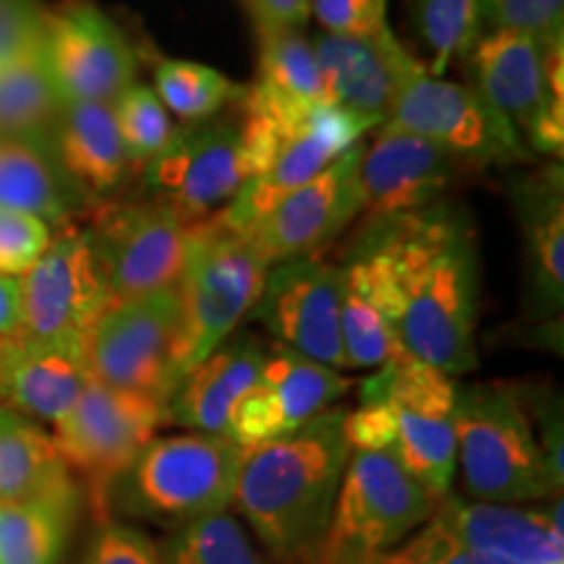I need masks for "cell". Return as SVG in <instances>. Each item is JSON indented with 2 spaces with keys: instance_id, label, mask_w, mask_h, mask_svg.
Masks as SVG:
<instances>
[{
  "instance_id": "obj_1",
  "label": "cell",
  "mask_w": 564,
  "mask_h": 564,
  "mask_svg": "<svg viewBox=\"0 0 564 564\" xmlns=\"http://www.w3.org/2000/svg\"><path fill=\"white\" fill-rule=\"evenodd\" d=\"M384 225L405 352L453 379L476 371L478 246L468 212L440 202Z\"/></svg>"
},
{
  "instance_id": "obj_2",
  "label": "cell",
  "mask_w": 564,
  "mask_h": 564,
  "mask_svg": "<svg viewBox=\"0 0 564 564\" xmlns=\"http://www.w3.org/2000/svg\"><path fill=\"white\" fill-rule=\"evenodd\" d=\"M345 408H329L293 432L243 449L232 505L278 562L319 544L352 447Z\"/></svg>"
},
{
  "instance_id": "obj_3",
  "label": "cell",
  "mask_w": 564,
  "mask_h": 564,
  "mask_svg": "<svg viewBox=\"0 0 564 564\" xmlns=\"http://www.w3.org/2000/svg\"><path fill=\"white\" fill-rule=\"evenodd\" d=\"M453 377L400 356L361 384V398L345 413L352 453H390L436 502L447 497L457 474Z\"/></svg>"
},
{
  "instance_id": "obj_4",
  "label": "cell",
  "mask_w": 564,
  "mask_h": 564,
  "mask_svg": "<svg viewBox=\"0 0 564 564\" xmlns=\"http://www.w3.org/2000/svg\"><path fill=\"white\" fill-rule=\"evenodd\" d=\"M457 468L470 497L489 505H523L562 497L549 476L525 394L512 384L457 387Z\"/></svg>"
},
{
  "instance_id": "obj_5",
  "label": "cell",
  "mask_w": 564,
  "mask_h": 564,
  "mask_svg": "<svg viewBox=\"0 0 564 564\" xmlns=\"http://www.w3.org/2000/svg\"><path fill=\"white\" fill-rule=\"evenodd\" d=\"M243 449L220 434L158 436L112 484L110 505L178 531L228 512Z\"/></svg>"
},
{
  "instance_id": "obj_6",
  "label": "cell",
  "mask_w": 564,
  "mask_h": 564,
  "mask_svg": "<svg viewBox=\"0 0 564 564\" xmlns=\"http://www.w3.org/2000/svg\"><path fill=\"white\" fill-rule=\"evenodd\" d=\"M436 505L390 453L356 449L319 544L295 564H371L426 523Z\"/></svg>"
},
{
  "instance_id": "obj_7",
  "label": "cell",
  "mask_w": 564,
  "mask_h": 564,
  "mask_svg": "<svg viewBox=\"0 0 564 564\" xmlns=\"http://www.w3.org/2000/svg\"><path fill=\"white\" fill-rule=\"evenodd\" d=\"M267 270L251 232L232 228L220 212L194 225L178 282L186 373L236 335L257 306Z\"/></svg>"
},
{
  "instance_id": "obj_8",
  "label": "cell",
  "mask_w": 564,
  "mask_h": 564,
  "mask_svg": "<svg viewBox=\"0 0 564 564\" xmlns=\"http://www.w3.org/2000/svg\"><path fill=\"white\" fill-rule=\"evenodd\" d=\"M82 352L97 382L171 403L186 377L178 288L110 303L84 335Z\"/></svg>"
},
{
  "instance_id": "obj_9",
  "label": "cell",
  "mask_w": 564,
  "mask_h": 564,
  "mask_svg": "<svg viewBox=\"0 0 564 564\" xmlns=\"http://www.w3.org/2000/svg\"><path fill=\"white\" fill-rule=\"evenodd\" d=\"M474 87L514 126L533 154L564 150V37L484 32L468 58Z\"/></svg>"
},
{
  "instance_id": "obj_10",
  "label": "cell",
  "mask_w": 564,
  "mask_h": 564,
  "mask_svg": "<svg viewBox=\"0 0 564 564\" xmlns=\"http://www.w3.org/2000/svg\"><path fill=\"white\" fill-rule=\"evenodd\" d=\"M165 423L167 403L144 394L116 390L89 379L74 408L53 423V442L68 470H76L89 486L100 523H108L110 489L141 455Z\"/></svg>"
},
{
  "instance_id": "obj_11",
  "label": "cell",
  "mask_w": 564,
  "mask_h": 564,
  "mask_svg": "<svg viewBox=\"0 0 564 564\" xmlns=\"http://www.w3.org/2000/svg\"><path fill=\"white\" fill-rule=\"evenodd\" d=\"M249 178L241 102L220 116L178 126L167 150L144 165L152 199L188 223H202L228 207Z\"/></svg>"
},
{
  "instance_id": "obj_12",
  "label": "cell",
  "mask_w": 564,
  "mask_h": 564,
  "mask_svg": "<svg viewBox=\"0 0 564 564\" xmlns=\"http://www.w3.org/2000/svg\"><path fill=\"white\" fill-rule=\"evenodd\" d=\"M387 123L432 139L474 171L535 158L514 126L474 84L432 76L426 68L400 89Z\"/></svg>"
},
{
  "instance_id": "obj_13",
  "label": "cell",
  "mask_w": 564,
  "mask_h": 564,
  "mask_svg": "<svg viewBox=\"0 0 564 564\" xmlns=\"http://www.w3.org/2000/svg\"><path fill=\"white\" fill-rule=\"evenodd\" d=\"M194 225L158 199L102 207L87 232L108 280L110 303L178 288Z\"/></svg>"
},
{
  "instance_id": "obj_14",
  "label": "cell",
  "mask_w": 564,
  "mask_h": 564,
  "mask_svg": "<svg viewBox=\"0 0 564 564\" xmlns=\"http://www.w3.org/2000/svg\"><path fill=\"white\" fill-rule=\"evenodd\" d=\"M21 333L47 343L79 345L110 306L105 270L89 232L66 228L19 278Z\"/></svg>"
},
{
  "instance_id": "obj_15",
  "label": "cell",
  "mask_w": 564,
  "mask_h": 564,
  "mask_svg": "<svg viewBox=\"0 0 564 564\" xmlns=\"http://www.w3.org/2000/svg\"><path fill=\"white\" fill-rule=\"evenodd\" d=\"M42 61L63 102H116L137 82V53L121 26L89 0L45 13Z\"/></svg>"
},
{
  "instance_id": "obj_16",
  "label": "cell",
  "mask_w": 564,
  "mask_h": 564,
  "mask_svg": "<svg viewBox=\"0 0 564 564\" xmlns=\"http://www.w3.org/2000/svg\"><path fill=\"white\" fill-rule=\"evenodd\" d=\"M343 278V264L319 253L272 264L249 316L264 324L274 343L337 371L348 369L340 335Z\"/></svg>"
},
{
  "instance_id": "obj_17",
  "label": "cell",
  "mask_w": 564,
  "mask_h": 564,
  "mask_svg": "<svg viewBox=\"0 0 564 564\" xmlns=\"http://www.w3.org/2000/svg\"><path fill=\"white\" fill-rule=\"evenodd\" d=\"M468 173L474 167L432 139L382 123L377 137L364 144L358 165V220L377 225L419 215L444 202V194Z\"/></svg>"
},
{
  "instance_id": "obj_18",
  "label": "cell",
  "mask_w": 564,
  "mask_h": 564,
  "mask_svg": "<svg viewBox=\"0 0 564 564\" xmlns=\"http://www.w3.org/2000/svg\"><path fill=\"white\" fill-rule=\"evenodd\" d=\"M350 387L352 379L333 366L312 361L280 343L267 345L262 377L232 413L228 440L241 449L278 440L335 408Z\"/></svg>"
},
{
  "instance_id": "obj_19",
  "label": "cell",
  "mask_w": 564,
  "mask_h": 564,
  "mask_svg": "<svg viewBox=\"0 0 564 564\" xmlns=\"http://www.w3.org/2000/svg\"><path fill=\"white\" fill-rule=\"evenodd\" d=\"M356 243L348 262H343L340 335L345 361L348 369H382L405 356L400 343V291L387 225H364Z\"/></svg>"
},
{
  "instance_id": "obj_20",
  "label": "cell",
  "mask_w": 564,
  "mask_h": 564,
  "mask_svg": "<svg viewBox=\"0 0 564 564\" xmlns=\"http://www.w3.org/2000/svg\"><path fill=\"white\" fill-rule=\"evenodd\" d=\"M364 144L335 160L327 171L288 194L278 207H272L251 232V241L267 264H280L288 259L314 257L324 246L333 243L350 223L358 220L361 196H358V165Z\"/></svg>"
},
{
  "instance_id": "obj_21",
  "label": "cell",
  "mask_w": 564,
  "mask_h": 564,
  "mask_svg": "<svg viewBox=\"0 0 564 564\" xmlns=\"http://www.w3.org/2000/svg\"><path fill=\"white\" fill-rule=\"evenodd\" d=\"M371 129L379 126L329 102L314 105L301 129L282 141L270 167L246 181L236 199L220 209L223 220L238 230H251L288 194L299 192L345 152L361 144Z\"/></svg>"
},
{
  "instance_id": "obj_22",
  "label": "cell",
  "mask_w": 564,
  "mask_h": 564,
  "mask_svg": "<svg viewBox=\"0 0 564 564\" xmlns=\"http://www.w3.org/2000/svg\"><path fill=\"white\" fill-rule=\"evenodd\" d=\"M312 45L327 102L377 126L387 123L408 79L426 68L408 55L390 26L369 37L319 32Z\"/></svg>"
},
{
  "instance_id": "obj_23",
  "label": "cell",
  "mask_w": 564,
  "mask_h": 564,
  "mask_svg": "<svg viewBox=\"0 0 564 564\" xmlns=\"http://www.w3.org/2000/svg\"><path fill=\"white\" fill-rule=\"evenodd\" d=\"M564 502L546 510L444 497L434 514L478 556L510 564H564Z\"/></svg>"
},
{
  "instance_id": "obj_24",
  "label": "cell",
  "mask_w": 564,
  "mask_h": 564,
  "mask_svg": "<svg viewBox=\"0 0 564 564\" xmlns=\"http://www.w3.org/2000/svg\"><path fill=\"white\" fill-rule=\"evenodd\" d=\"M512 209L523 236L528 312L552 319L564 303V173L562 162L518 175Z\"/></svg>"
},
{
  "instance_id": "obj_25",
  "label": "cell",
  "mask_w": 564,
  "mask_h": 564,
  "mask_svg": "<svg viewBox=\"0 0 564 564\" xmlns=\"http://www.w3.org/2000/svg\"><path fill=\"white\" fill-rule=\"evenodd\" d=\"M89 379L79 345L37 340L21 329L0 337V405L26 419L58 423Z\"/></svg>"
},
{
  "instance_id": "obj_26",
  "label": "cell",
  "mask_w": 564,
  "mask_h": 564,
  "mask_svg": "<svg viewBox=\"0 0 564 564\" xmlns=\"http://www.w3.org/2000/svg\"><path fill=\"white\" fill-rule=\"evenodd\" d=\"M267 345L253 333H236L181 379L167 411L171 423L196 434L228 436L232 413L259 384Z\"/></svg>"
},
{
  "instance_id": "obj_27",
  "label": "cell",
  "mask_w": 564,
  "mask_h": 564,
  "mask_svg": "<svg viewBox=\"0 0 564 564\" xmlns=\"http://www.w3.org/2000/svg\"><path fill=\"white\" fill-rule=\"evenodd\" d=\"M53 152L84 199L118 192L133 171L110 102L63 105Z\"/></svg>"
},
{
  "instance_id": "obj_28",
  "label": "cell",
  "mask_w": 564,
  "mask_h": 564,
  "mask_svg": "<svg viewBox=\"0 0 564 564\" xmlns=\"http://www.w3.org/2000/svg\"><path fill=\"white\" fill-rule=\"evenodd\" d=\"M76 484L53 436L26 415L0 405V507L76 505Z\"/></svg>"
},
{
  "instance_id": "obj_29",
  "label": "cell",
  "mask_w": 564,
  "mask_h": 564,
  "mask_svg": "<svg viewBox=\"0 0 564 564\" xmlns=\"http://www.w3.org/2000/svg\"><path fill=\"white\" fill-rule=\"evenodd\" d=\"M82 199L51 147L0 139V207L45 225H66Z\"/></svg>"
},
{
  "instance_id": "obj_30",
  "label": "cell",
  "mask_w": 564,
  "mask_h": 564,
  "mask_svg": "<svg viewBox=\"0 0 564 564\" xmlns=\"http://www.w3.org/2000/svg\"><path fill=\"white\" fill-rule=\"evenodd\" d=\"M63 105L42 53L0 68V139L37 141L53 150Z\"/></svg>"
},
{
  "instance_id": "obj_31",
  "label": "cell",
  "mask_w": 564,
  "mask_h": 564,
  "mask_svg": "<svg viewBox=\"0 0 564 564\" xmlns=\"http://www.w3.org/2000/svg\"><path fill=\"white\" fill-rule=\"evenodd\" d=\"M259 32V79L253 87L282 105H322V70L312 37L295 26Z\"/></svg>"
},
{
  "instance_id": "obj_32",
  "label": "cell",
  "mask_w": 564,
  "mask_h": 564,
  "mask_svg": "<svg viewBox=\"0 0 564 564\" xmlns=\"http://www.w3.org/2000/svg\"><path fill=\"white\" fill-rule=\"evenodd\" d=\"M152 89L167 112L178 116L183 123L220 116L223 110L241 102L246 95V87L228 79L223 70L181 58L162 61L154 68Z\"/></svg>"
},
{
  "instance_id": "obj_33",
  "label": "cell",
  "mask_w": 564,
  "mask_h": 564,
  "mask_svg": "<svg viewBox=\"0 0 564 564\" xmlns=\"http://www.w3.org/2000/svg\"><path fill=\"white\" fill-rule=\"evenodd\" d=\"M76 505L0 507V564H58Z\"/></svg>"
},
{
  "instance_id": "obj_34",
  "label": "cell",
  "mask_w": 564,
  "mask_h": 564,
  "mask_svg": "<svg viewBox=\"0 0 564 564\" xmlns=\"http://www.w3.org/2000/svg\"><path fill=\"white\" fill-rule=\"evenodd\" d=\"M415 32L429 51L426 70L444 76L449 66L468 58L484 30L481 0H413Z\"/></svg>"
},
{
  "instance_id": "obj_35",
  "label": "cell",
  "mask_w": 564,
  "mask_h": 564,
  "mask_svg": "<svg viewBox=\"0 0 564 564\" xmlns=\"http://www.w3.org/2000/svg\"><path fill=\"white\" fill-rule=\"evenodd\" d=\"M162 564H267L249 533L228 512L173 531L160 546Z\"/></svg>"
},
{
  "instance_id": "obj_36",
  "label": "cell",
  "mask_w": 564,
  "mask_h": 564,
  "mask_svg": "<svg viewBox=\"0 0 564 564\" xmlns=\"http://www.w3.org/2000/svg\"><path fill=\"white\" fill-rule=\"evenodd\" d=\"M118 129H121L126 152L137 165H150V162L167 150L178 126L167 112L152 87L133 82L129 89L112 102Z\"/></svg>"
},
{
  "instance_id": "obj_37",
  "label": "cell",
  "mask_w": 564,
  "mask_h": 564,
  "mask_svg": "<svg viewBox=\"0 0 564 564\" xmlns=\"http://www.w3.org/2000/svg\"><path fill=\"white\" fill-rule=\"evenodd\" d=\"M486 32H514L535 40L564 37V0H481Z\"/></svg>"
},
{
  "instance_id": "obj_38",
  "label": "cell",
  "mask_w": 564,
  "mask_h": 564,
  "mask_svg": "<svg viewBox=\"0 0 564 564\" xmlns=\"http://www.w3.org/2000/svg\"><path fill=\"white\" fill-rule=\"evenodd\" d=\"M53 241L51 225L0 207V274L21 278Z\"/></svg>"
},
{
  "instance_id": "obj_39",
  "label": "cell",
  "mask_w": 564,
  "mask_h": 564,
  "mask_svg": "<svg viewBox=\"0 0 564 564\" xmlns=\"http://www.w3.org/2000/svg\"><path fill=\"white\" fill-rule=\"evenodd\" d=\"M45 13L37 0H0V68L42 53Z\"/></svg>"
},
{
  "instance_id": "obj_40",
  "label": "cell",
  "mask_w": 564,
  "mask_h": 564,
  "mask_svg": "<svg viewBox=\"0 0 564 564\" xmlns=\"http://www.w3.org/2000/svg\"><path fill=\"white\" fill-rule=\"evenodd\" d=\"M84 564H162L150 535L123 523H102L84 554Z\"/></svg>"
},
{
  "instance_id": "obj_41",
  "label": "cell",
  "mask_w": 564,
  "mask_h": 564,
  "mask_svg": "<svg viewBox=\"0 0 564 564\" xmlns=\"http://www.w3.org/2000/svg\"><path fill=\"white\" fill-rule=\"evenodd\" d=\"M322 32L369 37L387 30V0H312Z\"/></svg>"
},
{
  "instance_id": "obj_42",
  "label": "cell",
  "mask_w": 564,
  "mask_h": 564,
  "mask_svg": "<svg viewBox=\"0 0 564 564\" xmlns=\"http://www.w3.org/2000/svg\"><path fill=\"white\" fill-rule=\"evenodd\" d=\"M257 30L295 26L301 30L312 17V0H243Z\"/></svg>"
},
{
  "instance_id": "obj_43",
  "label": "cell",
  "mask_w": 564,
  "mask_h": 564,
  "mask_svg": "<svg viewBox=\"0 0 564 564\" xmlns=\"http://www.w3.org/2000/svg\"><path fill=\"white\" fill-rule=\"evenodd\" d=\"M426 533L429 544H432V564H481L478 556L436 514L426 520Z\"/></svg>"
},
{
  "instance_id": "obj_44",
  "label": "cell",
  "mask_w": 564,
  "mask_h": 564,
  "mask_svg": "<svg viewBox=\"0 0 564 564\" xmlns=\"http://www.w3.org/2000/svg\"><path fill=\"white\" fill-rule=\"evenodd\" d=\"M371 564H432V544H429L426 523L421 525V531L411 541H403L390 552L379 554Z\"/></svg>"
},
{
  "instance_id": "obj_45",
  "label": "cell",
  "mask_w": 564,
  "mask_h": 564,
  "mask_svg": "<svg viewBox=\"0 0 564 564\" xmlns=\"http://www.w3.org/2000/svg\"><path fill=\"white\" fill-rule=\"evenodd\" d=\"M21 327V285L19 278L0 274V337L13 335Z\"/></svg>"
}]
</instances>
